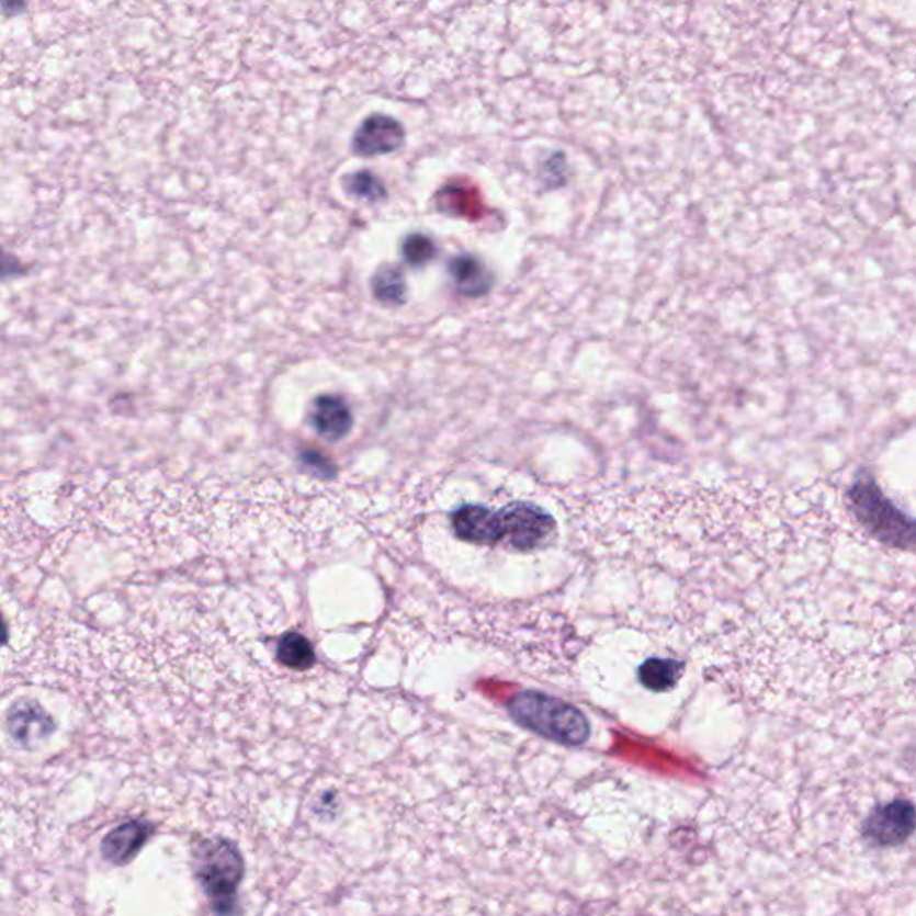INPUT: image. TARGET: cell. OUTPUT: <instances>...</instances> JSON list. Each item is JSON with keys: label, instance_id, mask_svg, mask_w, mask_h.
<instances>
[{"label": "cell", "instance_id": "18", "mask_svg": "<svg viewBox=\"0 0 916 916\" xmlns=\"http://www.w3.org/2000/svg\"><path fill=\"white\" fill-rule=\"evenodd\" d=\"M8 626H5L4 618L0 617V646H4L8 643Z\"/></svg>", "mask_w": 916, "mask_h": 916}, {"label": "cell", "instance_id": "8", "mask_svg": "<svg viewBox=\"0 0 916 916\" xmlns=\"http://www.w3.org/2000/svg\"><path fill=\"white\" fill-rule=\"evenodd\" d=\"M155 834V825L144 818L127 819L104 836L101 844L102 858L115 867L132 863L144 845Z\"/></svg>", "mask_w": 916, "mask_h": 916}, {"label": "cell", "instance_id": "7", "mask_svg": "<svg viewBox=\"0 0 916 916\" xmlns=\"http://www.w3.org/2000/svg\"><path fill=\"white\" fill-rule=\"evenodd\" d=\"M405 142V129L396 118L374 113L360 124L353 136L354 155L373 158L399 149Z\"/></svg>", "mask_w": 916, "mask_h": 916}, {"label": "cell", "instance_id": "13", "mask_svg": "<svg viewBox=\"0 0 916 916\" xmlns=\"http://www.w3.org/2000/svg\"><path fill=\"white\" fill-rule=\"evenodd\" d=\"M374 296L384 303H402L407 294V283L398 267L385 265L373 276Z\"/></svg>", "mask_w": 916, "mask_h": 916}, {"label": "cell", "instance_id": "4", "mask_svg": "<svg viewBox=\"0 0 916 916\" xmlns=\"http://www.w3.org/2000/svg\"><path fill=\"white\" fill-rule=\"evenodd\" d=\"M194 873L215 913H235L238 886L244 878V859L237 845L223 838L206 839L197 845Z\"/></svg>", "mask_w": 916, "mask_h": 916}, {"label": "cell", "instance_id": "17", "mask_svg": "<svg viewBox=\"0 0 916 916\" xmlns=\"http://www.w3.org/2000/svg\"><path fill=\"white\" fill-rule=\"evenodd\" d=\"M0 10L5 16L19 15L25 11V0H0Z\"/></svg>", "mask_w": 916, "mask_h": 916}, {"label": "cell", "instance_id": "5", "mask_svg": "<svg viewBox=\"0 0 916 916\" xmlns=\"http://www.w3.org/2000/svg\"><path fill=\"white\" fill-rule=\"evenodd\" d=\"M915 833V805L912 800L895 799L873 807L861 825L868 844L878 849L901 847Z\"/></svg>", "mask_w": 916, "mask_h": 916}, {"label": "cell", "instance_id": "11", "mask_svg": "<svg viewBox=\"0 0 916 916\" xmlns=\"http://www.w3.org/2000/svg\"><path fill=\"white\" fill-rule=\"evenodd\" d=\"M276 659L285 668L308 671L317 663L316 648L299 632H286L278 641Z\"/></svg>", "mask_w": 916, "mask_h": 916}, {"label": "cell", "instance_id": "1", "mask_svg": "<svg viewBox=\"0 0 916 916\" xmlns=\"http://www.w3.org/2000/svg\"><path fill=\"white\" fill-rule=\"evenodd\" d=\"M451 529L464 543L496 546L505 544L516 552L543 549L555 538V519L538 505L514 501L501 509L464 505L451 514Z\"/></svg>", "mask_w": 916, "mask_h": 916}, {"label": "cell", "instance_id": "10", "mask_svg": "<svg viewBox=\"0 0 916 916\" xmlns=\"http://www.w3.org/2000/svg\"><path fill=\"white\" fill-rule=\"evenodd\" d=\"M448 271L455 282L456 291L464 296H484L493 286V274L478 258L471 257V255L453 258Z\"/></svg>", "mask_w": 916, "mask_h": 916}, {"label": "cell", "instance_id": "16", "mask_svg": "<svg viewBox=\"0 0 916 916\" xmlns=\"http://www.w3.org/2000/svg\"><path fill=\"white\" fill-rule=\"evenodd\" d=\"M24 263L5 249H0V278H15L24 274Z\"/></svg>", "mask_w": 916, "mask_h": 916}, {"label": "cell", "instance_id": "6", "mask_svg": "<svg viewBox=\"0 0 916 916\" xmlns=\"http://www.w3.org/2000/svg\"><path fill=\"white\" fill-rule=\"evenodd\" d=\"M5 728L11 739L22 748L38 747L53 736L56 723L47 711L36 702H19L8 711Z\"/></svg>", "mask_w": 916, "mask_h": 916}, {"label": "cell", "instance_id": "14", "mask_svg": "<svg viewBox=\"0 0 916 916\" xmlns=\"http://www.w3.org/2000/svg\"><path fill=\"white\" fill-rule=\"evenodd\" d=\"M344 186L351 195H357L362 200L378 201L385 195L384 184L369 170H360V172L348 176L344 180Z\"/></svg>", "mask_w": 916, "mask_h": 916}, {"label": "cell", "instance_id": "12", "mask_svg": "<svg viewBox=\"0 0 916 916\" xmlns=\"http://www.w3.org/2000/svg\"><path fill=\"white\" fill-rule=\"evenodd\" d=\"M682 674L683 665L679 660L652 657L641 665L637 679L648 691L666 693L679 683Z\"/></svg>", "mask_w": 916, "mask_h": 916}, {"label": "cell", "instance_id": "9", "mask_svg": "<svg viewBox=\"0 0 916 916\" xmlns=\"http://www.w3.org/2000/svg\"><path fill=\"white\" fill-rule=\"evenodd\" d=\"M312 427L326 441H340L351 432L353 414L344 399L339 396H320L314 403L310 414Z\"/></svg>", "mask_w": 916, "mask_h": 916}, {"label": "cell", "instance_id": "3", "mask_svg": "<svg viewBox=\"0 0 916 916\" xmlns=\"http://www.w3.org/2000/svg\"><path fill=\"white\" fill-rule=\"evenodd\" d=\"M847 504L853 518L875 541L890 549L912 552L915 523L887 500L872 476H859L847 490Z\"/></svg>", "mask_w": 916, "mask_h": 916}, {"label": "cell", "instance_id": "2", "mask_svg": "<svg viewBox=\"0 0 916 916\" xmlns=\"http://www.w3.org/2000/svg\"><path fill=\"white\" fill-rule=\"evenodd\" d=\"M507 711L521 727L564 747H583L591 737V725L580 709L541 691H518L507 702Z\"/></svg>", "mask_w": 916, "mask_h": 916}, {"label": "cell", "instance_id": "15", "mask_svg": "<svg viewBox=\"0 0 916 916\" xmlns=\"http://www.w3.org/2000/svg\"><path fill=\"white\" fill-rule=\"evenodd\" d=\"M436 257V246L425 235H410L403 242V258L412 267H421L432 262Z\"/></svg>", "mask_w": 916, "mask_h": 916}]
</instances>
